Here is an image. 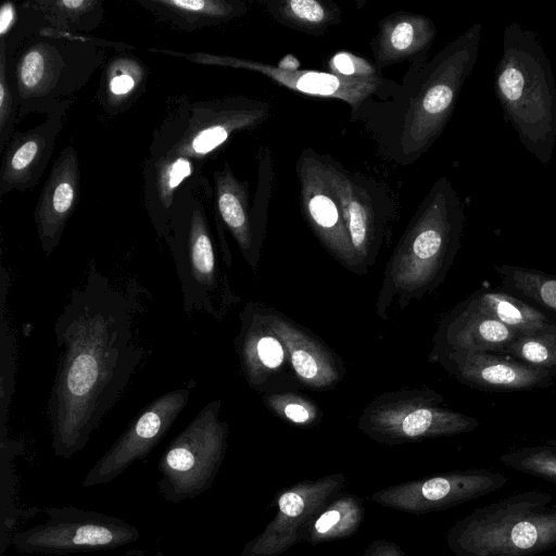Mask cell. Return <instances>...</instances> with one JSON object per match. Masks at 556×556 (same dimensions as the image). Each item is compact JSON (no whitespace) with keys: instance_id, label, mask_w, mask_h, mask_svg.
<instances>
[{"instance_id":"6da1fadb","label":"cell","mask_w":556,"mask_h":556,"mask_svg":"<svg viewBox=\"0 0 556 556\" xmlns=\"http://www.w3.org/2000/svg\"><path fill=\"white\" fill-rule=\"evenodd\" d=\"M58 367L48 401L54 455L81 451L143 357L130 301L94 265L54 326Z\"/></svg>"},{"instance_id":"7a4b0ae2","label":"cell","mask_w":556,"mask_h":556,"mask_svg":"<svg viewBox=\"0 0 556 556\" xmlns=\"http://www.w3.org/2000/svg\"><path fill=\"white\" fill-rule=\"evenodd\" d=\"M465 213L446 177L422 200L383 271L376 314L388 318L392 304L404 309L435 290L445 279L460 247Z\"/></svg>"},{"instance_id":"3957f363","label":"cell","mask_w":556,"mask_h":556,"mask_svg":"<svg viewBox=\"0 0 556 556\" xmlns=\"http://www.w3.org/2000/svg\"><path fill=\"white\" fill-rule=\"evenodd\" d=\"M494 91L505 121L546 166L556 144V81L539 37L518 23L504 29Z\"/></svg>"},{"instance_id":"277c9868","label":"cell","mask_w":556,"mask_h":556,"mask_svg":"<svg viewBox=\"0 0 556 556\" xmlns=\"http://www.w3.org/2000/svg\"><path fill=\"white\" fill-rule=\"evenodd\" d=\"M455 556H534L556 548V505L531 490L477 507L446 533Z\"/></svg>"},{"instance_id":"5b68a950","label":"cell","mask_w":556,"mask_h":556,"mask_svg":"<svg viewBox=\"0 0 556 556\" xmlns=\"http://www.w3.org/2000/svg\"><path fill=\"white\" fill-rule=\"evenodd\" d=\"M481 23L468 27L421 68L417 89L395 131V159L409 163L425 153L452 116L479 54Z\"/></svg>"},{"instance_id":"8992f818","label":"cell","mask_w":556,"mask_h":556,"mask_svg":"<svg viewBox=\"0 0 556 556\" xmlns=\"http://www.w3.org/2000/svg\"><path fill=\"white\" fill-rule=\"evenodd\" d=\"M165 240L175 262L185 313L205 312L216 320L224 319L240 298L218 264L201 207H173Z\"/></svg>"},{"instance_id":"52a82bcc","label":"cell","mask_w":556,"mask_h":556,"mask_svg":"<svg viewBox=\"0 0 556 556\" xmlns=\"http://www.w3.org/2000/svg\"><path fill=\"white\" fill-rule=\"evenodd\" d=\"M444 397L430 388L400 389L375 396L362 410L358 429L369 439L399 445L471 432L479 420L443 407Z\"/></svg>"},{"instance_id":"ba28073f","label":"cell","mask_w":556,"mask_h":556,"mask_svg":"<svg viewBox=\"0 0 556 556\" xmlns=\"http://www.w3.org/2000/svg\"><path fill=\"white\" fill-rule=\"evenodd\" d=\"M222 402L207 403L162 454L156 485L169 503L194 498L208 490L225 458L229 427L219 418Z\"/></svg>"},{"instance_id":"9c48e42d","label":"cell","mask_w":556,"mask_h":556,"mask_svg":"<svg viewBox=\"0 0 556 556\" xmlns=\"http://www.w3.org/2000/svg\"><path fill=\"white\" fill-rule=\"evenodd\" d=\"M47 518L11 536L15 549L29 554L70 555L114 549L139 540L132 525L106 514L74 507L45 508Z\"/></svg>"},{"instance_id":"30bf717a","label":"cell","mask_w":556,"mask_h":556,"mask_svg":"<svg viewBox=\"0 0 556 556\" xmlns=\"http://www.w3.org/2000/svg\"><path fill=\"white\" fill-rule=\"evenodd\" d=\"M296 172L301 207L308 226L342 266L363 275L349 236L334 163L312 150H304Z\"/></svg>"},{"instance_id":"8fae6325","label":"cell","mask_w":556,"mask_h":556,"mask_svg":"<svg viewBox=\"0 0 556 556\" xmlns=\"http://www.w3.org/2000/svg\"><path fill=\"white\" fill-rule=\"evenodd\" d=\"M507 482L506 476L489 469L457 470L382 489L371 495V501L388 508L420 515L483 497L505 488Z\"/></svg>"},{"instance_id":"7c38bea8","label":"cell","mask_w":556,"mask_h":556,"mask_svg":"<svg viewBox=\"0 0 556 556\" xmlns=\"http://www.w3.org/2000/svg\"><path fill=\"white\" fill-rule=\"evenodd\" d=\"M190 396L188 388L169 391L153 400L128 425L116 442L85 476L83 486L109 483L130 465L146 458L165 437Z\"/></svg>"},{"instance_id":"4fadbf2b","label":"cell","mask_w":556,"mask_h":556,"mask_svg":"<svg viewBox=\"0 0 556 556\" xmlns=\"http://www.w3.org/2000/svg\"><path fill=\"white\" fill-rule=\"evenodd\" d=\"M343 473H332L316 480H305L277 494V513L265 529L249 541L239 556H279L300 541L303 527L345 484Z\"/></svg>"},{"instance_id":"5bb4252c","label":"cell","mask_w":556,"mask_h":556,"mask_svg":"<svg viewBox=\"0 0 556 556\" xmlns=\"http://www.w3.org/2000/svg\"><path fill=\"white\" fill-rule=\"evenodd\" d=\"M239 320L235 348L244 380L262 395L282 391L288 374L294 375L283 342L263 319L256 302L245 304Z\"/></svg>"},{"instance_id":"9a60e30c","label":"cell","mask_w":556,"mask_h":556,"mask_svg":"<svg viewBox=\"0 0 556 556\" xmlns=\"http://www.w3.org/2000/svg\"><path fill=\"white\" fill-rule=\"evenodd\" d=\"M429 359L440 364L459 382L490 391L546 388L556 375V371L536 368L508 355L493 352H437L430 353Z\"/></svg>"},{"instance_id":"2e32d148","label":"cell","mask_w":556,"mask_h":556,"mask_svg":"<svg viewBox=\"0 0 556 556\" xmlns=\"http://www.w3.org/2000/svg\"><path fill=\"white\" fill-rule=\"evenodd\" d=\"M266 324L283 342L300 386L311 390H329L345 376L342 358L319 337L276 308L256 302Z\"/></svg>"},{"instance_id":"e0dca14e","label":"cell","mask_w":556,"mask_h":556,"mask_svg":"<svg viewBox=\"0 0 556 556\" xmlns=\"http://www.w3.org/2000/svg\"><path fill=\"white\" fill-rule=\"evenodd\" d=\"M200 63L218 64L262 73L278 84L311 96L340 99L356 113L381 87V77H344L316 71H289L260 62L201 54Z\"/></svg>"},{"instance_id":"ac0fdd59","label":"cell","mask_w":556,"mask_h":556,"mask_svg":"<svg viewBox=\"0 0 556 556\" xmlns=\"http://www.w3.org/2000/svg\"><path fill=\"white\" fill-rule=\"evenodd\" d=\"M518 336L515 330L479 311L467 299L443 317L432 339L430 353L464 351L502 354Z\"/></svg>"},{"instance_id":"d6986e66","label":"cell","mask_w":556,"mask_h":556,"mask_svg":"<svg viewBox=\"0 0 556 556\" xmlns=\"http://www.w3.org/2000/svg\"><path fill=\"white\" fill-rule=\"evenodd\" d=\"M79 189L77 157L66 149L54 164L35 211L42 250L50 254L59 244L64 226L74 210Z\"/></svg>"},{"instance_id":"ffe728a7","label":"cell","mask_w":556,"mask_h":556,"mask_svg":"<svg viewBox=\"0 0 556 556\" xmlns=\"http://www.w3.org/2000/svg\"><path fill=\"white\" fill-rule=\"evenodd\" d=\"M336 175L351 243L363 274H366L379 255L384 224L378 217L369 192L337 165Z\"/></svg>"},{"instance_id":"44dd1931","label":"cell","mask_w":556,"mask_h":556,"mask_svg":"<svg viewBox=\"0 0 556 556\" xmlns=\"http://www.w3.org/2000/svg\"><path fill=\"white\" fill-rule=\"evenodd\" d=\"M58 124L56 121H49L36 129L13 137L3 160L1 194L13 188L24 189L36 185L53 149Z\"/></svg>"},{"instance_id":"7402d4cb","label":"cell","mask_w":556,"mask_h":556,"mask_svg":"<svg viewBox=\"0 0 556 556\" xmlns=\"http://www.w3.org/2000/svg\"><path fill=\"white\" fill-rule=\"evenodd\" d=\"M214 178L219 216L255 273L263 237L252 223L247 186L233 176L227 164L222 172H215Z\"/></svg>"},{"instance_id":"603a6c76","label":"cell","mask_w":556,"mask_h":556,"mask_svg":"<svg viewBox=\"0 0 556 556\" xmlns=\"http://www.w3.org/2000/svg\"><path fill=\"white\" fill-rule=\"evenodd\" d=\"M433 22L421 14L400 12L386 17L371 48L380 67L426 51L435 37Z\"/></svg>"},{"instance_id":"cb8c5ba5","label":"cell","mask_w":556,"mask_h":556,"mask_svg":"<svg viewBox=\"0 0 556 556\" xmlns=\"http://www.w3.org/2000/svg\"><path fill=\"white\" fill-rule=\"evenodd\" d=\"M468 300L520 336L556 328V318L507 292L480 289Z\"/></svg>"},{"instance_id":"d4e9b609","label":"cell","mask_w":556,"mask_h":556,"mask_svg":"<svg viewBox=\"0 0 556 556\" xmlns=\"http://www.w3.org/2000/svg\"><path fill=\"white\" fill-rule=\"evenodd\" d=\"M365 517L363 500L340 493L329 501L301 530L300 541L317 545L354 534Z\"/></svg>"},{"instance_id":"484cf974","label":"cell","mask_w":556,"mask_h":556,"mask_svg":"<svg viewBox=\"0 0 556 556\" xmlns=\"http://www.w3.org/2000/svg\"><path fill=\"white\" fill-rule=\"evenodd\" d=\"M504 289L549 315L556 316V276L515 265H496Z\"/></svg>"},{"instance_id":"4316f807","label":"cell","mask_w":556,"mask_h":556,"mask_svg":"<svg viewBox=\"0 0 556 556\" xmlns=\"http://www.w3.org/2000/svg\"><path fill=\"white\" fill-rule=\"evenodd\" d=\"M266 7L274 18L311 34H321L340 21L336 5L318 0L269 1Z\"/></svg>"},{"instance_id":"83f0119b","label":"cell","mask_w":556,"mask_h":556,"mask_svg":"<svg viewBox=\"0 0 556 556\" xmlns=\"http://www.w3.org/2000/svg\"><path fill=\"white\" fill-rule=\"evenodd\" d=\"M151 3L166 16L175 17L182 27L223 22L244 11L239 3L220 0H157Z\"/></svg>"},{"instance_id":"f1b7e54d","label":"cell","mask_w":556,"mask_h":556,"mask_svg":"<svg viewBox=\"0 0 556 556\" xmlns=\"http://www.w3.org/2000/svg\"><path fill=\"white\" fill-rule=\"evenodd\" d=\"M502 354L536 368L556 371V328L518 336Z\"/></svg>"},{"instance_id":"f546056e","label":"cell","mask_w":556,"mask_h":556,"mask_svg":"<svg viewBox=\"0 0 556 556\" xmlns=\"http://www.w3.org/2000/svg\"><path fill=\"white\" fill-rule=\"evenodd\" d=\"M264 405L281 420L298 427H313L323 417L320 407L311 399L293 391L262 395Z\"/></svg>"},{"instance_id":"4dcf8cb0","label":"cell","mask_w":556,"mask_h":556,"mask_svg":"<svg viewBox=\"0 0 556 556\" xmlns=\"http://www.w3.org/2000/svg\"><path fill=\"white\" fill-rule=\"evenodd\" d=\"M500 460L517 471L556 483V443L511 450L502 454Z\"/></svg>"},{"instance_id":"1f68e13d","label":"cell","mask_w":556,"mask_h":556,"mask_svg":"<svg viewBox=\"0 0 556 556\" xmlns=\"http://www.w3.org/2000/svg\"><path fill=\"white\" fill-rule=\"evenodd\" d=\"M14 112L10 84L7 78V56L4 39L0 46V147L4 148L13 130Z\"/></svg>"},{"instance_id":"d6a6232c","label":"cell","mask_w":556,"mask_h":556,"mask_svg":"<svg viewBox=\"0 0 556 556\" xmlns=\"http://www.w3.org/2000/svg\"><path fill=\"white\" fill-rule=\"evenodd\" d=\"M332 74L344 77H377V70L366 60L349 52H339L329 61Z\"/></svg>"},{"instance_id":"836d02e7","label":"cell","mask_w":556,"mask_h":556,"mask_svg":"<svg viewBox=\"0 0 556 556\" xmlns=\"http://www.w3.org/2000/svg\"><path fill=\"white\" fill-rule=\"evenodd\" d=\"M363 556H405L402 548L386 540L372 541L364 551Z\"/></svg>"},{"instance_id":"e575fe53","label":"cell","mask_w":556,"mask_h":556,"mask_svg":"<svg viewBox=\"0 0 556 556\" xmlns=\"http://www.w3.org/2000/svg\"><path fill=\"white\" fill-rule=\"evenodd\" d=\"M15 20V8L11 2H5L2 4L0 10V35L1 39H4V36L10 30L13 22Z\"/></svg>"},{"instance_id":"d590c367","label":"cell","mask_w":556,"mask_h":556,"mask_svg":"<svg viewBox=\"0 0 556 556\" xmlns=\"http://www.w3.org/2000/svg\"><path fill=\"white\" fill-rule=\"evenodd\" d=\"M134 79L127 74L114 77L110 83V89L114 94H125L134 88Z\"/></svg>"},{"instance_id":"8d00e7d4","label":"cell","mask_w":556,"mask_h":556,"mask_svg":"<svg viewBox=\"0 0 556 556\" xmlns=\"http://www.w3.org/2000/svg\"><path fill=\"white\" fill-rule=\"evenodd\" d=\"M279 68L289 70V71H298L299 70V61L293 55H287L281 62L278 64Z\"/></svg>"}]
</instances>
